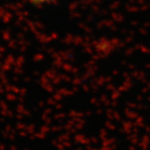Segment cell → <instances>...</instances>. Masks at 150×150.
Masks as SVG:
<instances>
[{
	"label": "cell",
	"mask_w": 150,
	"mask_h": 150,
	"mask_svg": "<svg viewBox=\"0 0 150 150\" xmlns=\"http://www.w3.org/2000/svg\"><path fill=\"white\" fill-rule=\"evenodd\" d=\"M32 2H35V3H46V2H50L52 1V0H31Z\"/></svg>",
	"instance_id": "cell-1"
}]
</instances>
